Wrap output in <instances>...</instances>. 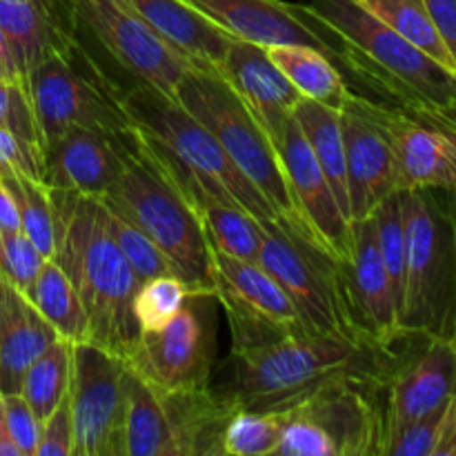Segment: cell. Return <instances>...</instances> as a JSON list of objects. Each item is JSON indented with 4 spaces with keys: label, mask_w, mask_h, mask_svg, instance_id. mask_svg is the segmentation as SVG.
<instances>
[{
    "label": "cell",
    "mask_w": 456,
    "mask_h": 456,
    "mask_svg": "<svg viewBox=\"0 0 456 456\" xmlns=\"http://www.w3.org/2000/svg\"><path fill=\"white\" fill-rule=\"evenodd\" d=\"M232 401L240 410L276 412L347 379L387 383L401 354L368 337L303 330L232 352Z\"/></svg>",
    "instance_id": "cell-1"
},
{
    "label": "cell",
    "mask_w": 456,
    "mask_h": 456,
    "mask_svg": "<svg viewBox=\"0 0 456 456\" xmlns=\"http://www.w3.org/2000/svg\"><path fill=\"white\" fill-rule=\"evenodd\" d=\"M118 98L141 141L194 208L221 203L252 214L265 230L283 227L265 196L176 96L147 85H127Z\"/></svg>",
    "instance_id": "cell-2"
},
{
    "label": "cell",
    "mask_w": 456,
    "mask_h": 456,
    "mask_svg": "<svg viewBox=\"0 0 456 456\" xmlns=\"http://www.w3.org/2000/svg\"><path fill=\"white\" fill-rule=\"evenodd\" d=\"M341 61L381 102L405 111L456 116V74L428 56L359 0H310Z\"/></svg>",
    "instance_id": "cell-3"
},
{
    "label": "cell",
    "mask_w": 456,
    "mask_h": 456,
    "mask_svg": "<svg viewBox=\"0 0 456 456\" xmlns=\"http://www.w3.org/2000/svg\"><path fill=\"white\" fill-rule=\"evenodd\" d=\"M49 191L56 212V249L52 258L83 301L89 343L125 359L141 334L132 312L141 281L110 234L102 199Z\"/></svg>",
    "instance_id": "cell-4"
},
{
    "label": "cell",
    "mask_w": 456,
    "mask_h": 456,
    "mask_svg": "<svg viewBox=\"0 0 456 456\" xmlns=\"http://www.w3.org/2000/svg\"><path fill=\"white\" fill-rule=\"evenodd\" d=\"M102 200L154 240L194 297L214 298L209 240L199 212L141 141L136 129L127 138L123 174Z\"/></svg>",
    "instance_id": "cell-5"
},
{
    "label": "cell",
    "mask_w": 456,
    "mask_h": 456,
    "mask_svg": "<svg viewBox=\"0 0 456 456\" xmlns=\"http://www.w3.org/2000/svg\"><path fill=\"white\" fill-rule=\"evenodd\" d=\"M183 107L214 134L236 167L265 196L285 232L319 245L303 221L289 191L281 156L261 120L236 96L216 67L194 65L178 80L176 94ZM321 248V245H319ZM323 249V248H321ZM332 256V254H330Z\"/></svg>",
    "instance_id": "cell-6"
},
{
    "label": "cell",
    "mask_w": 456,
    "mask_h": 456,
    "mask_svg": "<svg viewBox=\"0 0 456 456\" xmlns=\"http://www.w3.org/2000/svg\"><path fill=\"white\" fill-rule=\"evenodd\" d=\"M239 410L227 392L163 390L129 370L125 456H225L223 435Z\"/></svg>",
    "instance_id": "cell-7"
},
{
    "label": "cell",
    "mask_w": 456,
    "mask_h": 456,
    "mask_svg": "<svg viewBox=\"0 0 456 456\" xmlns=\"http://www.w3.org/2000/svg\"><path fill=\"white\" fill-rule=\"evenodd\" d=\"M405 225L403 337H448L454 298V249L445 205L435 191H401Z\"/></svg>",
    "instance_id": "cell-8"
},
{
    "label": "cell",
    "mask_w": 456,
    "mask_h": 456,
    "mask_svg": "<svg viewBox=\"0 0 456 456\" xmlns=\"http://www.w3.org/2000/svg\"><path fill=\"white\" fill-rule=\"evenodd\" d=\"M43 145L67 129L89 127L132 132L118 98V85L76 40L67 52L49 53L25 76Z\"/></svg>",
    "instance_id": "cell-9"
},
{
    "label": "cell",
    "mask_w": 456,
    "mask_h": 456,
    "mask_svg": "<svg viewBox=\"0 0 456 456\" xmlns=\"http://www.w3.org/2000/svg\"><path fill=\"white\" fill-rule=\"evenodd\" d=\"M258 263L279 281L307 332L365 337L352 314L341 261L319 245L272 227L265 232Z\"/></svg>",
    "instance_id": "cell-10"
},
{
    "label": "cell",
    "mask_w": 456,
    "mask_h": 456,
    "mask_svg": "<svg viewBox=\"0 0 456 456\" xmlns=\"http://www.w3.org/2000/svg\"><path fill=\"white\" fill-rule=\"evenodd\" d=\"M76 36L87 38L120 71L127 85H147L176 94V85L194 62L160 38L123 0H69ZM125 85V87H127Z\"/></svg>",
    "instance_id": "cell-11"
},
{
    "label": "cell",
    "mask_w": 456,
    "mask_h": 456,
    "mask_svg": "<svg viewBox=\"0 0 456 456\" xmlns=\"http://www.w3.org/2000/svg\"><path fill=\"white\" fill-rule=\"evenodd\" d=\"M69 405L74 456H125L129 368L116 352L96 343H71Z\"/></svg>",
    "instance_id": "cell-12"
},
{
    "label": "cell",
    "mask_w": 456,
    "mask_h": 456,
    "mask_svg": "<svg viewBox=\"0 0 456 456\" xmlns=\"http://www.w3.org/2000/svg\"><path fill=\"white\" fill-rule=\"evenodd\" d=\"M209 258L214 298L230 321L232 352L305 330L285 289L261 263L230 256L212 245Z\"/></svg>",
    "instance_id": "cell-13"
},
{
    "label": "cell",
    "mask_w": 456,
    "mask_h": 456,
    "mask_svg": "<svg viewBox=\"0 0 456 456\" xmlns=\"http://www.w3.org/2000/svg\"><path fill=\"white\" fill-rule=\"evenodd\" d=\"M203 298L191 297L167 325L138 334L125 356V363L136 377L163 390L209 387L214 332L200 310Z\"/></svg>",
    "instance_id": "cell-14"
},
{
    "label": "cell",
    "mask_w": 456,
    "mask_h": 456,
    "mask_svg": "<svg viewBox=\"0 0 456 456\" xmlns=\"http://www.w3.org/2000/svg\"><path fill=\"white\" fill-rule=\"evenodd\" d=\"M392 141L396 190L456 191V116L405 111L374 101Z\"/></svg>",
    "instance_id": "cell-15"
},
{
    "label": "cell",
    "mask_w": 456,
    "mask_h": 456,
    "mask_svg": "<svg viewBox=\"0 0 456 456\" xmlns=\"http://www.w3.org/2000/svg\"><path fill=\"white\" fill-rule=\"evenodd\" d=\"M343 145H346L347 194L352 221L372 216L374 209L396 190V165L392 141L379 120L374 101L365 96L347 98L341 110Z\"/></svg>",
    "instance_id": "cell-16"
},
{
    "label": "cell",
    "mask_w": 456,
    "mask_h": 456,
    "mask_svg": "<svg viewBox=\"0 0 456 456\" xmlns=\"http://www.w3.org/2000/svg\"><path fill=\"white\" fill-rule=\"evenodd\" d=\"M132 132L67 129L43 145V183L49 190L102 199L123 174Z\"/></svg>",
    "instance_id": "cell-17"
},
{
    "label": "cell",
    "mask_w": 456,
    "mask_h": 456,
    "mask_svg": "<svg viewBox=\"0 0 456 456\" xmlns=\"http://www.w3.org/2000/svg\"><path fill=\"white\" fill-rule=\"evenodd\" d=\"M276 151L281 156L289 191L303 221L310 227L321 248L332 254L337 261H346L350 254V230L352 223L341 212L325 178L323 169L316 163L297 118H289L274 136Z\"/></svg>",
    "instance_id": "cell-18"
},
{
    "label": "cell",
    "mask_w": 456,
    "mask_h": 456,
    "mask_svg": "<svg viewBox=\"0 0 456 456\" xmlns=\"http://www.w3.org/2000/svg\"><path fill=\"white\" fill-rule=\"evenodd\" d=\"M423 341L421 350L401 356L387 379L386 444L405 426L448 403L456 387L454 343L444 334L423 337Z\"/></svg>",
    "instance_id": "cell-19"
},
{
    "label": "cell",
    "mask_w": 456,
    "mask_h": 456,
    "mask_svg": "<svg viewBox=\"0 0 456 456\" xmlns=\"http://www.w3.org/2000/svg\"><path fill=\"white\" fill-rule=\"evenodd\" d=\"M341 267L352 314L361 332L383 346L405 341L408 337L401 332L399 305L379 254L377 225L372 216L352 221L350 254L341 261Z\"/></svg>",
    "instance_id": "cell-20"
},
{
    "label": "cell",
    "mask_w": 456,
    "mask_h": 456,
    "mask_svg": "<svg viewBox=\"0 0 456 456\" xmlns=\"http://www.w3.org/2000/svg\"><path fill=\"white\" fill-rule=\"evenodd\" d=\"M208 20L230 36L263 47L270 45H310L334 61V45L325 36L321 22L305 4L285 0H185Z\"/></svg>",
    "instance_id": "cell-21"
},
{
    "label": "cell",
    "mask_w": 456,
    "mask_h": 456,
    "mask_svg": "<svg viewBox=\"0 0 456 456\" xmlns=\"http://www.w3.org/2000/svg\"><path fill=\"white\" fill-rule=\"evenodd\" d=\"M218 71L234 89L236 96L248 105V110L261 120L272 141L303 101L298 89L274 65L267 47L258 43L240 38L232 40Z\"/></svg>",
    "instance_id": "cell-22"
},
{
    "label": "cell",
    "mask_w": 456,
    "mask_h": 456,
    "mask_svg": "<svg viewBox=\"0 0 456 456\" xmlns=\"http://www.w3.org/2000/svg\"><path fill=\"white\" fill-rule=\"evenodd\" d=\"M56 338V330L27 294L0 274V395L20 392L27 368Z\"/></svg>",
    "instance_id": "cell-23"
},
{
    "label": "cell",
    "mask_w": 456,
    "mask_h": 456,
    "mask_svg": "<svg viewBox=\"0 0 456 456\" xmlns=\"http://www.w3.org/2000/svg\"><path fill=\"white\" fill-rule=\"evenodd\" d=\"M156 34L199 67H221L234 36L196 12L185 0H123Z\"/></svg>",
    "instance_id": "cell-24"
},
{
    "label": "cell",
    "mask_w": 456,
    "mask_h": 456,
    "mask_svg": "<svg viewBox=\"0 0 456 456\" xmlns=\"http://www.w3.org/2000/svg\"><path fill=\"white\" fill-rule=\"evenodd\" d=\"M267 53L303 98L343 110L352 89L332 58L310 45H270Z\"/></svg>",
    "instance_id": "cell-25"
},
{
    "label": "cell",
    "mask_w": 456,
    "mask_h": 456,
    "mask_svg": "<svg viewBox=\"0 0 456 456\" xmlns=\"http://www.w3.org/2000/svg\"><path fill=\"white\" fill-rule=\"evenodd\" d=\"M298 127L314 154L316 163L323 169L330 187H332L341 212L350 216V194H347V174H346V145H343L341 129V110L323 105V102L303 98L294 110Z\"/></svg>",
    "instance_id": "cell-26"
},
{
    "label": "cell",
    "mask_w": 456,
    "mask_h": 456,
    "mask_svg": "<svg viewBox=\"0 0 456 456\" xmlns=\"http://www.w3.org/2000/svg\"><path fill=\"white\" fill-rule=\"evenodd\" d=\"M27 298L45 316L61 338L69 343L89 341V321L78 292L53 258H47L27 289Z\"/></svg>",
    "instance_id": "cell-27"
},
{
    "label": "cell",
    "mask_w": 456,
    "mask_h": 456,
    "mask_svg": "<svg viewBox=\"0 0 456 456\" xmlns=\"http://www.w3.org/2000/svg\"><path fill=\"white\" fill-rule=\"evenodd\" d=\"M71 361H74L71 343L65 338H56L27 368L20 383V395L40 421H45L69 392Z\"/></svg>",
    "instance_id": "cell-28"
},
{
    "label": "cell",
    "mask_w": 456,
    "mask_h": 456,
    "mask_svg": "<svg viewBox=\"0 0 456 456\" xmlns=\"http://www.w3.org/2000/svg\"><path fill=\"white\" fill-rule=\"evenodd\" d=\"M359 3L365 9H370L379 20L392 27L396 34L410 40L414 47L426 52L428 56H432L436 62H441V65L456 74L452 53L445 47L439 31H436L426 0H359Z\"/></svg>",
    "instance_id": "cell-29"
},
{
    "label": "cell",
    "mask_w": 456,
    "mask_h": 456,
    "mask_svg": "<svg viewBox=\"0 0 456 456\" xmlns=\"http://www.w3.org/2000/svg\"><path fill=\"white\" fill-rule=\"evenodd\" d=\"M194 209L214 249L243 261H258L267 230L252 214L221 203H203Z\"/></svg>",
    "instance_id": "cell-30"
},
{
    "label": "cell",
    "mask_w": 456,
    "mask_h": 456,
    "mask_svg": "<svg viewBox=\"0 0 456 456\" xmlns=\"http://www.w3.org/2000/svg\"><path fill=\"white\" fill-rule=\"evenodd\" d=\"M0 181L7 185L16 200L20 230L45 258H52L56 249V212L49 187L16 172H0Z\"/></svg>",
    "instance_id": "cell-31"
},
{
    "label": "cell",
    "mask_w": 456,
    "mask_h": 456,
    "mask_svg": "<svg viewBox=\"0 0 456 456\" xmlns=\"http://www.w3.org/2000/svg\"><path fill=\"white\" fill-rule=\"evenodd\" d=\"M283 430V412L239 410L223 435L225 456H272L276 454Z\"/></svg>",
    "instance_id": "cell-32"
},
{
    "label": "cell",
    "mask_w": 456,
    "mask_h": 456,
    "mask_svg": "<svg viewBox=\"0 0 456 456\" xmlns=\"http://www.w3.org/2000/svg\"><path fill=\"white\" fill-rule=\"evenodd\" d=\"M105 203V200H102ZM105 221L110 227V234L114 236L116 245L120 248L123 256L127 258L129 267L134 270L136 279L150 281L156 276L165 274H176L172 267V263L167 261L163 252L156 248L154 240L141 230V227L134 225L125 214H120L118 209L111 208L110 203H105Z\"/></svg>",
    "instance_id": "cell-33"
},
{
    "label": "cell",
    "mask_w": 456,
    "mask_h": 456,
    "mask_svg": "<svg viewBox=\"0 0 456 456\" xmlns=\"http://www.w3.org/2000/svg\"><path fill=\"white\" fill-rule=\"evenodd\" d=\"M191 297H194L191 289L176 274L142 281L132 303L138 330L147 332V330H159L167 325Z\"/></svg>",
    "instance_id": "cell-34"
},
{
    "label": "cell",
    "mask_w": 456,
    "mask_h": 456,
    "mask_svg": "<svg viewBox=\"0 0 456 456\" xmlns=\"http://www.w3.org/2000/svg\"><path fill=\"white\" fill-rule=\"evenodd\" d=\"M377 225V245L381 261L386 265L387 279L395 289L396 305H399L401 321V301H403V276H405V225L403 208H401V191L387 196L372 214Z\"/></svg>",
    "instance_id": "cell-35"
},
{
    "label": "cell",
    "mask_w": 456,
    "mask_h": 456,
    "mask_svg": "<svg viewBox=\"0 0 456 456\" xmlns=\"http://www.w3.org/2000/svg\"><path fill=\"white\" fill-rule=\"evenodd\" d=\"M0 127L34 142L43 150V134L36 120L25 78L0 80Z\"/></svg>",
    "instance_id": "cell-36"
},
{
    "label": "cell",
    "mask_w": 456,
    "mask_h": 456,
    "mask_svg": "<svg viewBox=\"0 0 456 456\" xmlns=\"http://www.w3.org/2000/svg\"><path fill=\"white\" fill-rule=\"evenodd\" d=\"M45 261L47 258L27 239L25 232L0 230V274L9 283L16 285L20 292H27L31 288Z\"/></svg>",
    "instance_id": "cell-37"
},
{
    "label": "cell",
    "mask_w": 456,
    "mask_h": 456,
    "mask_svg": "<svg viewBox=\"0 0 456 456\" xmlns=\"http://www.w3.org/2000/svg\"><path fill=\"white\" fill-rule=\"evenodd\" d=\"M3 396V410L4 421H7L12 439L16 441L18 450L22 456H36L40 444V430H43V421L34 414V410L27 405L20 392L16 395H0Z\"/></svg>",
    "instance_id": "cell-38"
},
{
    "label": "cell",
    "mask_w": 456,
    "mask_h": 456,
    "mask_svg": "<svg viewBox=\"0 0 456 456\" xmlns=\"http://www.w3.org/2000/svg\"><path fill=\"white\" fill-rule=\"evenodd\" d=\"M74 417H71L69 392H67L62 403L43 421L36 456H74Z\"/></svg>",
    "instance_id": "cell-39"
},
{
    "label": "cell",
    "mask_w": 456,
    "mask_h": 456,
    "mask_svg": "<svg viewBox=\"0 0 456 456\" xmlns=\"http://www.w3.org/2000/svg\"><path fill=\"white\" fill-rule=\"evenodd\" d=\"M0 172H16L43 183V150L0 127Z\"/></svg>",
    "instance_id": "cell-40"
},
{
    "label": "cell",
    "mask_w": 456,
    "mask_h": 456,
    "mask_svg": "<svg viewBox=\"0 0 456 456\" xmlns=\"http://www.w3.org/2000/svg\"><path fill=\"white\" fill-rule=\"evenodd\" d=\"M426 4L456 65V0H426Z\"/></svg>",
    "instance_id": "cell-41"
},
{
    "label": "cell",
    "mask_w": 456,
    "mask_h": 456,
    "mask_svg": "<svg viewBox=\"0 0 456 456\" xmlns=\"http://www.w3.org/2000/svg\"><path fill=\"white\" fill-rule=\"evenodd\" d=\"M435 456H456V387L448 403H445L444 423H441V435L439 441H436Z\"/></svg>",
    "instance_id": "cell-42"
},
{
    "label": "cell",
    "mask_w": 456,
    "mask_h": 456,
    "mask_svg": "<svg viewBox=\"0 0 456 456\" xmlns=\"http://www.w3.org/2000/svg\"><path fill=\"white\" fill-rule=\"evenodd\" d=\"M0 230L3 232H18L20 230V214H18L16 200H13L12 191L7 190L3 181H0Z\"/></svg>",
    "instance_id": "cell-43"
},
{
    "label": "cell",
    "mask_w": 456,
    "mask_h": 456,
    "mask_svg": "<svg viewBox=\"0 0 456 456\" xmlns=\"http://www.w3.org/2000/svg\"><path fill=\"white\" fill-rule=\"evenodd\" d=\"M445 214H448L450 230H452V249H454V298H452V316H450L448 338L454 343V347H456V191H448Z\"/></svg>",
    "instance_id": "cell-44"
},
{
    "label": "cell",
    "mask_w": 456,
    "mask_h": 456,
    "mask_svg": "<svg viewBox=\"0 0 456 456\" xmlns=\"http://www.w3.org/2000/svg\"><path fill=\"white\" fill-rule=\"evenodd\" d=\"M0 456H22L18 450L16 441L12 439L7 421H4V410H3V396H0Z\"/></svg>",
    "instance_id": "cell-45"
},
{
    "label": "cell",
    "mask_w": 456,
    "mask_h": 456,
    "mask_svg": "<svg viewBox=\"0 0 456 456\" xmlns=\"http://www.w3.org/2000/svg\"><path fill=\"white\" fill-rule=\"evenodd\" d=\"M4 78H22V76L18 74L16 67H13L12 62H7L3 56H0V80Z\"/></svg>",
    "instance_id": "cell-46"
},
{
    "label": "cell",
    "mask_w": 456,
    "mask_h": 456,
    "mask_svg": "<svg viewBox=\"0 0 456 456\" xmlns=\"http://www.w3.org/2000/svg\"><path fill=\"white\" fill-rule=\"evenodd\" d=\"M0 56H3L4 61H7V62H12V65H13L12 52H9V45H7V38H4L3 29H0ZM13 67H16V65H13ZM16 71H18V69H16Z\"/></svg>",
    "instance_id": "cell-47"
}]
</instances>
